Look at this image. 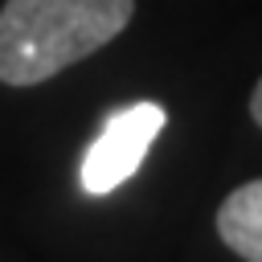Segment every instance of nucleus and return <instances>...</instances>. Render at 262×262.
Here are the masks:
<instances>
[{
	"mask_svg": "<svg viewBox=\"0 0 262 262\" xmlns=\"http://www.w3.org/2000/svg\"><path fill=\"white\" fill-rule=\"evenodd\" d=\"M135 0H8L0 8V82L37 86L115 41Z\"/></svg>",
	"mask_w": 262,
	"mask_h": 262,
	"instance_id": "nucleus-1",
	"label": "nucleus"
},
{
	"mask_svg": "<svg viewBox=\"0 0 262 262\" xmlns=\"http://www.w3.org/2000/svg\"><path fill=\"white\" fill-rule=\"evenodd\" d=\"M164 123H168V115L160 102H131V106L111 111L102 119L94 143L82 156V172H78L82 188L90 196H106L119 184H127L139 172V164H143L151 139L164 131Z\"/></svg>",
	"mask_w": 262,
	"mask_h": 262,
	"instance_id": "nucleus-2",
	"label": "nucleus"
},
{
	"mask_svg": "<svg viewBox=\"0 0 262 262\" xmlns=\"http://www.w3.org/2000/svg\"><path fill=\"white\" fill-rule=\"evenodd\" d=\"M217 233L221 242L246 258V262H262V176L233 188L221 209H217Z\"/></svg>",
	"mask_w": 262,
	"mask_h": 262,
	"instance_id": "nucleus-3",
	"label": "nucleus"
},
{
	"mask_svg": "<svg viewBox=\"0 0 262 262\" xmlns=\"http://www.w3.org/2000/svg\"><path fill=\"white\" fill-rule=\"evenodd\" d=\"M250 115H254V123L262 127V78H258V86H254V94H250Z\"/></svg>",
	"mask_w": 262,
	"mask_h": 262,
	"instance_id": "nucleus-4",
	"label": "nucleus"
}]
</instances>
